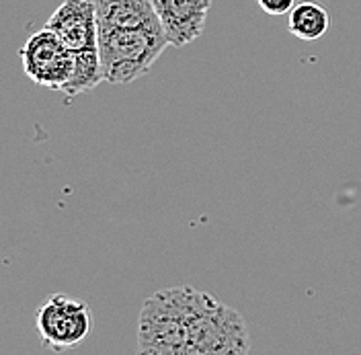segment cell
<instances>
[{
    "instance_id": "obj_1",
    "label": "cell",
    "mask_w": 361,
    "mask_h": 355,
    "mask_svg": "<svg viewBox=\"0 0 361 355\" xmlns=\"http://www.w3.org/2000/svg\"><path fill=\"white\" fill-rule=\"evenodd\" d=\"M137 351L146 355L248 354L250 335L240 312L212 294L177 286L144 300L137 318Z\"/></svg>"
},
{
    "instance_id": "obj_2",
    "label": "cell",
    "mask_w": 361,
    "mask_h": 355,
    "mask_svg": "<svg viewBox=\"0 0 361 355\" xmlns=\"http://www.w3.org/2000/svg\"><path fill=\"white\" fill-rule=\"evenodd\" d=\"M162 27H111L99 25V58L103 80L130 85L154 66L169 47Z\"/></svg>"
},
{
    "instance_id": "obj_3",
    "label": "cell",
    "mask_w": 361,
    "mask_h": 355,
    "mask_svg": "<svg viewBox=\"0 0 361 355\" xmlns=\"http://www.w3.org/2000/svg\"><path fill=\"white\" fill-rule=\"evenodd\" d=\"M35 327L44 347L51 351H68L89 337L92 314L85 300L66 294H51L37 308Z\"/></svg>"
},
{
    "instance_id": "obj_4",
    "label": "cell",
    "mask_w": 361,
    "mask_h": 355,
    "mask_svg": "<svg viewBox=\"0 0 361 355\" xmlns=\"http://www.w3.org/2000/svg\"><path fill=\"white\" fill-rule=\"evenodd\" d=\"M21 60L29 80L51 90L66 89L74 70V52L47 27L27 37Z\"/></svg>"
},
{
    "instance_id": "obj_5",
    "label": "cell",
    "mask_w": 361,
    "mask_h": 355,
    "mask_svg": "<svg viewBox=\"0 0 361 355\" xmlns=\"http://www.w3.org/2000/svg\"><path fill=\"white\" fill-rule=\"evenodd\" d=\"M72 52L99 47L97 0H64L45 23Z\"/></svg>"
},
{
    "instance_id": "obj_6",
    "label": "cell",
    "mask_w": 361,
    "mask_h": 355,
    "mask_svg": "<svg viewBox=\"0 0 361 355\" xmlns=\"http://www.w3.org/2000/svg\"><path fill=\"white\" fill-rule=\"evenodd\" d=\"M169 44L185 47L202 37L212 0H152Z\"/></svg>"
},
{
    "instance_id": "obj_7",
    "label": "cell",
    "mask_w": 361,
    "mask_h": 355,
    "mask_svg": "<svg viewBox=\"0 0 361 355\" xmlns=\"http://www.w3.org/2000/svg\"><path fill=\"white\" fill-rule=\"evenodd\" d=\"M97 21L111 27H162L152 0H97Z\"/></svg>"
},
{
    "instance_id": "obj_8",
    "label": "cell",
    "mask_w": 361,
    "mask_h": 355,
    "mask_svg": "<svg viewBox=\"0 0 361 355\" xmlns=\"http://www.w3.org/2000/svg\"><path fill=\"white\" fill-rule=\"evenodd\" d=\"M331 27V15L316 0H302L290 13V33L302 42L320 40Z\"/></svg>"
},
{
    "instance_id": "obj_9",
    "label": "cell",
    "mask_w": 361,
    "mask_h": 355,
    "mask_svg": "<svg viewBox=\"0 0 361 355\" xmlns=\"http://www.w3.org/2000/svg\"><path fill=\"white\" fill-rule=\"evenodd\" d=\"M99 83H105L103 70H101L99 47L74 52V70H72V76L68 80L66 89L62 92H66L68 97H76V95L97 89Z\"/></svg>"
},
{
    "instance_id": "obj_10",
    "label": "cell",
    "mask_w": 361,
    "mask_h": 355,
    "mask_svg": "<svg viewBox=\"0 0 361 355\" xmlns=\"http://www.w3.org/2000/svg\"><path fill=\"white\" fill-rule=\"evenodd\" d=\"M259 8L271 15V17H281V15H290L292 8L295 6V0H257Z\"/></svg>"
},
{
    "instance_id": "obj_11",
    "label": "cell",
    "mask_w": 361,
    "mask_h": 355,
    "mask_svg": "<svg viewBox=\"0 0 361 355\" xmlns=\"http://www.w3.org/2000/svg\"><path fill=\"white\" fill-rule=\"evenodd\" d=\"M316 2H318V0H316Z\"/></svg>"
}]
</instances>
